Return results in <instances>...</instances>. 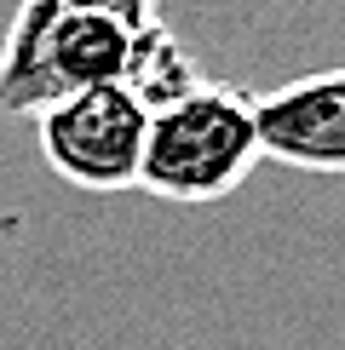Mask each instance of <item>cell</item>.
I'll return each instance as SVG.
<instances>
[{
  "label": "cell",
  "instance_id": "cell-4",
  "mask_svg": "<svg viewBox=\"0 0 345 350\" xmlns=\"http://www.w3.org/2000/svg\"><path fill=\"white\" fill-rule=\"evenodd\" d=\"M259 161H282L311 178H345V69H316L253 92Z\"/></svg>",
  "mask_w": 345,
  "mask_h": 350
},
{
  "label": "cell",
  "instance_id": "cell-5",
  "mask_svg": "<svg viewBox=\"0 0 345 350\" xmlns=\"http://www.w3.org/2000/svg\"><path fill=\"white\" fill-rule=\"evenodd\" d=\"M196 81H201V69H196V57L184 52V40L172 35L162 18H150V23L133 35V52H127L121 86L138 98L144 109H162V104H172V98H184Z\"/></svg>",
  "mask_w": 345,
  "mask_h": 350
},
{
  "label": "cell",
  "instance_id": "cell-1",
  "mask_svg": "<svg viewBox=\"0 0 345 350\" xmlns=\"http://www.w3.org/2000/svg\"><path fill=\"white\" fill-rule=\"evenodd\" d=\"M155 0H18L0 40V115H35L81 86L121 81Z\"/></svg>",
  "mask_w": 345,
  "mask_h": 350
},
{
  "label": "cell",
  "instance_id": "cell-3",
  "mask_svg": "<svg viewBox=\"0 0 345 350\" xmlns=\"http://www.w3.org/2000/svg\"><path fill=\"white\" fill-rule=\"evenodd\" d=\"M144 126H150V109L121 81L81 86V92L52 98L47 109H35L40 161L64 184L92 189V196H115V189L138 184Z\"/></svg>",
  "mask_w": 345,
  "mask_h": 350
},
{
  "label": "cell",
  "instance_id": "cell-2",
  "mask_svg": "<svg viewBox=\"0 0 345 350\" xmlns=\"http://www.w3.org/2000/svg\"><path fill=\"white\" fill-rule=\"evenodd\" d=\"M259 167V126H253V92L242 86L196 81L184 98L150 109L138 155V184L155 201H225L248 184Z\"/></svg>",
  "mask_w": 345,
  "mask_h": 350
}]
</instances>
